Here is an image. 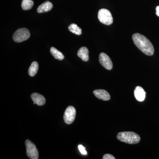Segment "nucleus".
I'll return each mask as SVG.
<instances>
[{"mask_svg":"<svg viewBox=\"0 0 159 159\" xmlns=\"http://www.w3.org/2000/svg\"><path fill=\"white\" fill-rule=\"evenodd\" d=\"M132 39L135 45L144 54L151 56L154 52L153 46L145 36L139 33H135L132 36Z\"/></svg>","mask_w":159,"mask_h":159,"instance_id":"f257e3e1","label":"nucleus"},{"mask_svg":"<svg viewBox=\"0 0 159 159\" xmlns=\"http://www.w3.org/2000/svg\"><path fill=\"white\" fill-rule=\"evenodd\" d=\"M117 138L121 142L129 144H136L139 143L141 138L139 135L133 132H122L117 134Z\"/></svg>","mask_w":159,"mask_h":159,"instance_id":"f03ea898","label":"nucleus"},{"mask_svg":"<svg viewBox=\"0 0 159 159\" xmlns=\"http://www.w3.org/2000/svg\"><path fill=\"white\" fill-rule=\"evenodd\" d=\"M98 17L100 22L107 25H111L113 21L110 11L107 9H102L99 10Z\"/></svg>","mask_w":159,"mask_h":159,"instance_id":"7ed1b4c3","label":"nucleus"},{"mask_svg":"<svg viewBox=\"0 0 159 159\" xmlns=\"http://www.w3.org/2000/svg\"><path fill=\"white\" fill-rule=\"evenodd\" d=\"M30 37L29 30L25 28L18 29L13 35V39L15 42L21 43L27 40Z\"/></svg>","mask_w":159,"mask_h":159,"instance_id":"20e7f679","label":"nucleus"},{"mask_svg":"<svg viewBox=\"0 0 159 159\" xmlns=\"http://www.w3.org/2000/svg\"><path fill=\"white\" fill-rule=\"evenodd\" d=\"M26 153L30 159H38L39 158L38 151L34 143L30 140H27L25 141Z\"/></svg>","mask_w":159,"mask_h":159,"instance_id":"39448f33","label":"nucleus"},{"mask_svg":"<svg viewBox=\"0 0 159 159\" xmlns=\"http://www.w3.org/2000/svg\"><path fill=\"white\" fill-rule=\"evenodd\" d=\"M76 115V111L74 107L69 106L66 109L64 115V120L66 123L71 124L74 122Z\"/></svg>","mask_w":159,"mask_h":159,"instance_id":"423d86ee","label":"nucleus"},{"mask_svg":"<svg viewBox=\"0 0 159 159\" xmlns=\"http://www.w3.org/2000/svg\"><path fill=\"white\" fill-rule=\"evenodd\" d=\"M99 61L101 65L107 70L113 68V63L108 55L104 53H100L99 55Z\"/></svg>","mask_w":159,"mask_h":159,"instance_id":"0eeeda50","label":"nucleus"},{"mask_svg":"<svg viewBox=\"0 0 159 159\" xmlns=\"http://www.w3.org/2000/svg\"><path fill=\"white\" fill-rule=\"evenodd\" d=\"M94 95L98 99L108 101L111 99V96L107 91L103 89H97L93 91Z\"/></svg>","mask_w":159,"mask_h":159,"instance_id":"6e6552de","label":"nucleus"},{"mask_svg":"<svg viewBox=\"0 0 159 159\" xmlns=\"http://www.w3.org/2000/svg\"><path fill=\"white\" fill-rule=\"evenodd\" d=\"M145 92L144 89L140 86H137L134 91V95L136 99L139 102H142L145 99Z\"/></svg>","mask_w":159,"mask_h":159,"instance_id":"1a4fd4ad","label":"nucleus"},{"mask_svg":"<svg viewBox=\"0 0 159 159\" xmlns=\"http://www.w3.org/2000/svg\"><path fill=\"white\" fill-rule=\"evenodd\" d=\"M31 98L34 102V104L39 106H43L45 103L46 99L44 97L37 93H34L31 94Z\"/></svg>","mask_w":159,"mask_h":159,"instance_id":"9d476101","label":"nucleus"},{"mask_svg":"<svg viewBox=\"0 0 159 159\" xmlns=\"http://www.w3.org/2000/svg\"><path fill=\"white\" fill-rule=\"evenodd\" d=\"M53 7V4L51 2L46 1L39 6L37 10V12L39 13L47 12L51 10Z\"/></svg>","mask_w":159,"mask_h":159,"instance_id":"9b49d317","label":"nucleus"},{"mask_svg":"<svg viewBox=\"0 0 159 159\" xmlns=\"http://www.w3.org/2000/svg\"><path fill=\"white\" fill-rule=\"evenodd\" d=\"M77 55L83 61H87L89 60V51L86 47H82L77 52Z\"/></svg>","mask_w":159,"mask_h":159,"instance_id":"f8f14e48","label":"nucleus"},{"mask_svg":"<svg viewBox=\"0 0 159 159\" xmlns=\"http://www.w3.org/2000/svg\"><path fill=\"white\" fill-rule=\"evenodd\" d=\"M51 53L55 58V59L61 61L64 58V56L61 52L57 50V49L54 48V47H51Z\"/></svg>","mask_w":159,"mask_h":159,"instance_id":"ddd939ff","label":"nucleus"},{"mask_svg":"<svg viewBox=\"0 0 159 159\" xmlns=\"http://www.w3.org/2000/svg\"><path fill=\"white\" fill-rule=\"evenodd\" d=\"M38 69V63L36 61H34L32 62L29 68V75L31 77H34L37 74Z\"/></svg>","mask_w":159,"mask_h":159,"instance_id":"4468645a","label":"nucleus"},{"mask_svg":"<svg viewBox=\"0 0 159 159\" xmlns=\"http://www.w3.org/2000/svg\"><path fill=\"white\" fill-rule=\"evenodd\" d=\"M68 29L70 32L77 35H80L82 34V30L76 24H71L69 26Z\"/></svg>","mask_w":159,"mask_h":159,"instance_id":"2eb2a0df","label":"nucleus"},{"mask_svg":"<svg viewBox=\"0 0 159 159\" xmlns=\"http://www.w3.org/2000/svg\"><path fill=\"white\" fill-rule=\"evenodd\" d=\"M34 5V2L32 0H23L22 2V8L24 10H29L32 9Z\"/></svg>","mask_w":159,"mask_h":159,"instance_id":"dca6fc26","label":"nucleus"},{"mask_svg":"<svg viewBox=\"0 0 159 159\" xmlns=\"http://www.w3.org/2000/svg\"><path fill=\"white\" fill-rule=\"evenodd\" d=\"M78 148H79L80 151L81 152L82 154L86 155L87 152L86 151L85 148L82 146V145H79L78 146Z\"/></svg>","mask_w":159,"mask_h":159,"instance_id":"f3484780","label":"nucleus"},{"mask_svg":"<svg viewBox=\"0 0 159 159\" xmlns=\"http://www.w3.org/2000/svg\"><path fill=\"white\" fill-rule=\"evenodd\" d=\"M103 159H115L116 158L112 155L110 154H106L104 155L102 157Z\"/></svg>","mask_w":159,"mask_h":159,"instance_id":"a211bd4d","label":"nucleus"},{"mask_svg":"<svg viewBox=\"0 0 159 159\" xmlns=\"http://www.w3.org/2000/svg\"><path fill=\"white\" fill-rule=\"evenodd\" d=\"M156 15L158 16H159V6L156 7Z\"/></svg>","mask_w":159,"mask_h":159,"instance_id":"6ab92c4d","label":"nucleus"}]
</instances>
